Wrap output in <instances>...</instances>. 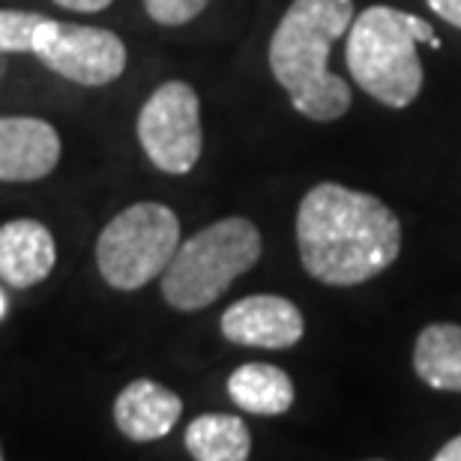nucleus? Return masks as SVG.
I'll list each match as a JSON object with an SVG mask.
<instances>
[{"instance_id":"3","label":"nucleus","mask_w":461,"mask_h":461,"mask_svg":"<svg viewBox=\"0 0 461 461\" xmlns=\"http://www.w3.org/2000/svg\"><path fill=\"white\" fill-rule=\"evenodd\" d=\"M420 42L440 49V36L426 18L384 4L363 9L348 27L350 78L381 105L408 108L422 90Z\"/></svg>"},{"instance_id":"18","label":"nucleus","mask_w":461,"mask_h":461,"mask_svg":"<svg viewBox=\"0 0 461 461\" xmlns=\"http://www.w3.org/2000/svg\"><path fill=\"white\" fill-rule=\"evenodd\" d=\"M60 9H69V13H103L114 4V0H54Z\"/></svg>"},{"instance_id":"12","label":"nucleus","mask_w":461,"mask_h":461,"mask_svg":"<svg viewBox=\"0 0 461 461\" xmlns=\"http://www.w3.org/2000/svg\"><path fill=\"white\" fill-rule=\"evenodd\" d=\"M228 395L255 417H282L294 404V381L273 363H243L228 377Z\"/></svg>"},{"instance_id":"5","label":"nucleus","mask_w":461,"mask_h":461,"mask_svg":"<svg viewBox=\"0 0 461 461\" xmlns=\"http://www.w3.org/2000/svg\"><path fill=\"white\" fill-rule=\"evenodd\" d=\"M180 246V219L156 201L120 210L96 240V267L117 291H138L159 279Z\"/></svg>"},{"instance_id":"8","label":"nucleus","mask_w":461,"mask_h":461,"mask_svg":"<svg viewBox=\"0 0 461 461\" xmlns=\"http://www.w3.org/2000/svg\"><path fill=\"white\" fill-rule=\"evenodd\" d=\"M222 336L240 348L285 350L294 348L306 333L303 312L279 294H252L225 309Z\"/></svg>"},{"instance_id":"9","label":"nucleus","mask_w":461,"mask_h":461,"mask_svg":"<svg viewBox=\"0 0 461 461\" xmlns=\"http://www.w3.org/2000/svg\"><path fill=\"white\" fill-rule=\"evenodd\" d=\"M60 135L40 117H0V183H33L58 168Z\"/></svg>"},{"instance_id":"2","label":"nucleus","mask_w":461,"mask_h":461,"mask_svg":"<svg viewBox=\"0 0 461 461\" xmlns=\"http://www.w3.org/2000/svg\"><path fill=\"white\" fill-rule=\"evenodd\" d=\"M354 22V0H294L270 40V72L297 114L333 123L350 108V87L330 72V51Z\"/></svg>"},{"instance_id":"1","label":"nucleus","mask_w":461,"mask_h":461,"mask_svg":"<svg viewBox=\"0 0 461 461\" xmlns=\"http://www.w3.org/2000/svg\"><path fill=\"white\" fill-rule=\"evenodd\" d=\"M297 249L312 279L354 288L390 270L402 252V222L381 198L342 183H318L300 201Z\"/></svg>"},{"instance_id":"14","label":"nucleus","mask_w":461,"mask_h":461,"mask_svg":"<svg viewBox=\"0 0 461 461\" xmlns=\"http://www.w3.org/2000/svg\"><path fill=\"white\" fill-rule=\"evenodd\" d=\"M186 449L198 461H246L252 435L234 413H201L186 429Z\"/></svg>"},{"instance_id":"13","label":"nucleus","mask_w":461,"mask_h":461,"mask_svg":"<svg viewBox=\"0 0 461 461\" xmlns=\"http://www.w3.org/2000/svg\"><path fill=\"white\" fill-rule=\"evenodd\" d=\"M413 372L440 393H461V327L429 324L413 345Z\"/></svg>"},{"instance_id":"4","label":"nucleus","mask_w":461,"mask_h":461,"mask_svg":"<svg viewBox=\"0 0 461 461\" xmlns=\"http://www.w3.org/2000/svg\"><path fill=\"white\" fill-rule=\"evenodd\" d=\"M261 258V230L243 216L201 228L177 246L162 273V297L177 312H201L222 297Z\"/></svg>"},{"instance_id":"11","label":"nucleus","mask_w":461,"mask_h":461,"mask_svg":"<svg viewBox=\"0 0 461 461\" xmlns=\"http://www.w3.org/2000/svg\"><path fill=\"white\" fill-rule=\"evenodd\" d=\"M58 261L54 234L36 219H13L0 225V279L13 288L45 282Z\"/></svg>"},{"instance_id":"6","label":"nucleus","mask_w":461,"mask_h":461,"mask_svg":"<svg viewBox=\"0 0 461 461\" xmlns=\"http://www.w3.org/2000/svg\"><path fill=\"white\" fill-rule=\"evenodd\" d=\"M138 141L144 156L165 174H189L204 150L201 99L186 81H165L138 114Z\"/></svg>"},{"instance_id":"20","label":"nucleus","mask_w":461,"mask_h":461,"mask_svg":"<svg viewBox=\"0 0 461 461\" xmlns=\"http://www.w3.org/2000/svg\"><path fill=\"white\" fill-rule=\"evenodd\" d=\"M6 315V297H4V291H0V318Z\"/></svg>"},{"instance_id":"16","label":"nucleus","mask_w":461,"mask_h":461,"mask_svg":"<svg viewBox=\"0 0 461 461\" xmlns=\"http://www.w3.org/2000/svg\"><path fill=\"white\" fill-rule=\"evenodd\" d=\"M207 4L210 0H144V9L156 24L180 27L204 13Z\"/></svg>"},{"instance_id":"19","label":"nucleus","mask_w":461,"mask_h":461,"mask_svg":"<svg viewBox=\"0 0 461 461\" xmlns=\"http://www.w3.org/2000/svg\"><path fill=\"white\" fill-rule=\"evenodd\" d=\"M435 461H461V435L447 440V444L435 453Z\"/></svg>"},{"instance_id":"17","label":"nucleus","mask_w":461,"mask_h":461,"mask_svg":"<svg viewBox=\"0 0 461 461\" xmlns=\"http://www.w3.org/2000/svg\"><path fill=\"white\" fill-rule=\"evenodd\" d=\"M426 4L438 18H444L447 24L461 31V0H426Z\"/></svg>"},{"instance_id":"15","label":"nucleus","mask_w":461,"mask_h":461,"mask_svg":"<svg viewBox=\"0 0 461 461\" xmlns=\"http://www.w3.org/2000/svg\"><path fill=\"white\" fill-rule=\"evenodd\" d=\"M45 22L40 13L0 9V51H31L36 27Z\"/></svg>"},{"instance_id":"10","label":"nucleus","mask_w":461,"mask_h":461,"mask_svg":"<svg viewBox=\"0 0 461 461\" xmlns=\"http://www.w3.org/2000/svg\"><path fill=\"white\" fill-rule=\"evenodd\" d=\"M183 399L159 381L138 377L126 384L114 402V422L120 435L135 444H150L165 438L180 422Z\"/></svg>"},{"instance_id":"7","label":"nucleus","mask_w":461,"mask_h":461,"mask_svg":"<svg viewBox=\"0 0 461 461\" xmlns=\"http://www.w3.org/2000/svg\"><path fill=\"white\" fill-rule=\"evenodd\" d=\"M31 54L42 67L81 87H105L126 69V45L117 33L51 18L36 27Z\"/></svg>"},{"instance_id":"21","label":"nucleus","mask_w":461,"mask_h":461,"mask_svg":"<svg viewBox=\"0 0 461 461\" xmlns=\"http://www.w3.org/2000/svg\"><path fill=\"white\" fill-rule=\"evenodd\" d=\"M0 458H4V449H0Z\"/></svg>"}]
</instances>
